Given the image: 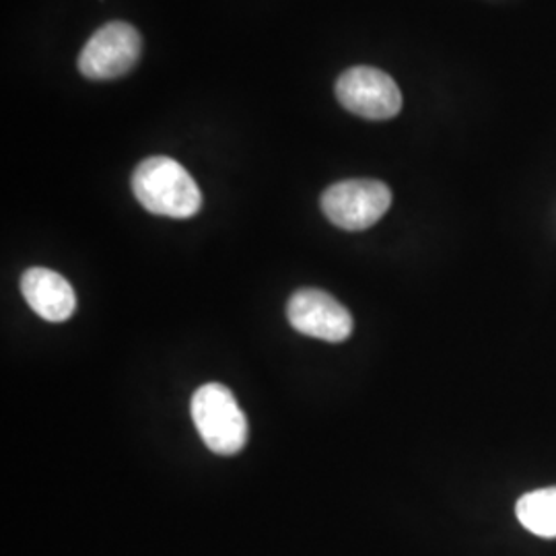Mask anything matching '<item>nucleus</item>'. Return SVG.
<instances>
[{
    "mask_svg": "<svg viewBox=\"0 0 556 556\" xmlns=\"http://www.w3.org/2000/svg\"><path fill=\"white\" fill-rule=\"evenodd\" d=\"M337 98L344 110L367 119H390L402 110L396 80L374 66H353L337 80Z\"/></svg>",
    "mask_w": 556,
    "mask_h": 556,
    "instance_id": "nucleus-5",
    "label": "nucleus"
},
{
    "mask_svg": "<svg viewBox=\"0 0 556 556\" xmlns=\"http://www.w3.org/2000/svg\"><path fill=\"white\" fill-rule=\"evenodd\" d=\"M132 192L140 204L161 217L190 219L202 206L194 178L169 157H149L132 174Z\"/></svg>",
    "mask_w": 556,
    "mask_h": 556,
    "instance_id": "nucleus-1",
    "label": "nucleus"
},
{
    "mask_svg": "<svg viewBox=\"0 0 556 556\" xmlns=\"http://www.w3.org/2000/svg\"><path fill=\"white\" fill-rule=\"evenodd\" d=\"M519 523L540 538H556V486L538 489L517 501Z\"/></svg>",
    "mask_w": 556,
    "mask_h": 556,
    "instance_id": "nucleus-8",
    "label": "nucleus"
},
{
    "mask_svg": "<svg viewBox=\"0 0 556 556\" xmlns=\"http://www.w3.org/2000/svg\"><path fill=\"white\" fill-rule=\"evenodd\" d=\"M192 420L206 447L219 456H236L248 441V420L238 400L223 383H204L192 396Z\"/></svg>",
    "mask_w": 556,
    "mask_h": 556,
    "instance_id": "nucleus-2",
    "label": "nucleus"
},
{
    "mask_svg": "<svg viewBox=\"0 0 556 556\" xmlns=\"http://www.w3.org/2000/svg\"><path fill=\"white\" fill-rule=\"evenodd\" d=\"M139 31L124 23L114 21L98 29L85 43L79 56V71L93 80L116 79L135 68L140 59Z\"/></svg>",
    "mask_w": 556,
    "mask_h": 556,
    "instance_id": "nucleus-4",
    "label": "nucleus"
},
{
    "mask_svg": "<svg viewBox=\"0 0 556 556\" xmlns=\"http://www.w3.org/2000/svg\"><path fill=\"white\" fill-rule=\"evenodd\" d=\"M289 324L303 337L344 342L353 334L351 312L326 291L301 289L287 303Z\"/></svg>",
    "mask_w": 556,
    "mask_h": 556,
    "instance_id": "nucleus-6",
    "label": "nucleus"
},
{
    "mask_svg": "<svg viewBox=\"0 0 556 556\" xmlns=\"http://www.w3.org/2000/svg\"><path fill=\"white\" fill-rule=\"evenodd\" d=\"M21 293L27 305L46 321H66L77 309V295L71 282L43 266H34L23 273Z\"/></svg>",
    "mask_w": 556,
    "mask_h": 556,
    "instance_id": "nucleus-7",
    "label": "nucleus"
},
{
    "mask_svg": "<svg viewBox=\"0 0 556 556\" xmlns=\"http://www.w3.org/2000/svg\"><path fill=\"white\" fill-rule=\"evenodd\" d=\"M321 211L344 231L374 227L392 206V192L379 179H344L321 194Z\"/></svg>",
    "mask_w": 556,
    "mask_h": 556,
    "instance_id": "nucleus-3",
    "label": "nucleus"
}]
</instances>
